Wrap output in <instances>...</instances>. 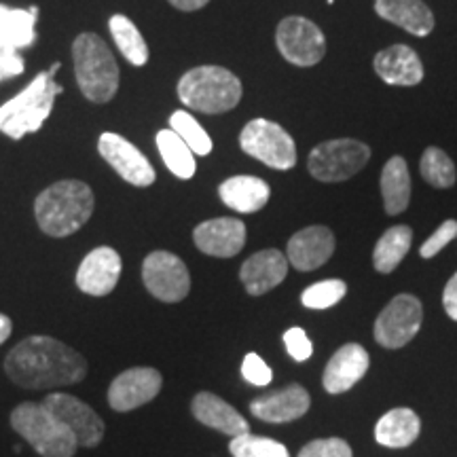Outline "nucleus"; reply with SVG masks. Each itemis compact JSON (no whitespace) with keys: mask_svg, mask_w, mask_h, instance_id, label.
Here are the masks:
<instances>
[{"mask_svg":"<svg viewBox=\"0 0 457 457\" xmlns=\"http://www.w3.org/2000/svg\"><path fill=\"white\" fill-rule=\"evenodd\" d=\"M4 373L26 390H54L83 381L87 377V360L54 337L32 335L7 353Z\"/></svg>","mask_w":457,"mask_h":457,"instance_id":"nucleus-1","label":"nucleus"},{"mask_svg":"<svg viewBox=\"0 0 457 457\" xmlns=\"http://www.w3.org/2000/svg\"><path fill=\"white\" fill-rule=\"evenodd\" d=\"M96 197L81 180H60L45 188L34 202L41 231L49 237H68L91 219Z\"/></svg>","mask_w":457,"mask_h":457,"instance_id":"nucleus-2","label":"nucleus"},{"mask_svg":"<svg viewBox=\"0 0 457 457\" xmlns=\"http://www.w3.org/2000/svg\"><path fill=\"white\" fill-rule=\"evenodd\" d=\"M57 71H60V62H55L49 71L38 72L21 94L0 106V131L3 134L13 140H21L26 134H34L43 128V123L54 111L55 98L64 91L60 83H55Z\"/></svg>","mask_w":457,"mask_h":457,"instance_id":"nucleus-3","label":"nucleus"},{"mask_svg":"<svg viewBox=\"0 0 457 457\" xmlns=\"http://www.w3.org/2000/svg\"><path fill=\"white\" fill-rule=\"evenodd\" d=\"M74 77L89 102L106 104L119 91V66L98 34L83 32L72 43Z\"/></svg>","mask_w":457,"mask_h":457,"instance_id":"nucleus-4","label":"nucleus"},{"mask_svg":"<svg viewBox=\"0 0 457 457\" xmlns=\"http://www.w3.org/2000/svg\"><path fill=\"white\" fill-rule=\"evenodd\" d=\"M242 81L222 66H197L179 81V98L191 111L220 114L233 111L242 100Z\"/></svg>","mask_w":457,"mask_h":457,"instance_id":"nucleus-5","label":"nucleus"},{"mask_svg":"<svg viewBox=\"0 0 457 457\" xmlns=\"http://www.w3.org/2000/svg\"><path fill=\"white\" fill-rule=\"evenodd\" d=\"M11 428L41 457H74L77 438L43 403H21L11 411Z\"/></svg>","mask_w":457,"mask_h":457,"instance_id":"nucleus-6","label":"nucleus"},{"mask_svg":"<svg viewBox=\"0 0 457 457\" xmlns=\"http://www.w3.org/2000/svg\"><path fill=\"white\" fill-rule=\"evenodd\" d=\"M369 159L370 148L364 142L353 138L327 140L310 153L307 170L320 182H343L362 171Z\"/></svg>","mask_w":457,"mask_h":457,"instance_id":"nucleus-7","label":"nucleus"},{"mask_svg":"<svg viewBox=\"0 0 457 457\" xmlns=\"http://www.w3.org/2000/svg\"><path fill=\"white\" fill-rule=\"evenodd\" d=\"M239 146L245 155L259 159L273 170H293L296 165V145L282 125L270 119H253L239 134Z\"/></svg>","mask_w":457,"mask_h":457,"instance_id":"nucleus-8","label":"nucleus"},{"mask_svg":"<svg viewBox=\"0 0 457 457\" xmlns=\"http://www.w3.org/2000/svg\"><path fill=\"white\" fill-rule=\"evenodd\" d=\"M276 45L286 62L299 68H312L327 55L324 32L303 15H288L278 24Z\"/></svg>","mask_w":457,"mask_h":457,"instance_id":"nucleus-9","label":"nucleus"},{"mask_svg":"<svg viewBox=\"0 0 457 457\" xmlns=\"http://www.w3.org/2000/svg\"><path fill=\"white\" fill-rule=\"evenodd\" d=\"M424 322V307L413 295H398L387 303L384 312L377 316L375 341L387 350L404 347L413 337L420 333Z\"/></svg>","mask_w":457,"mask_h":457,"instance_id":"nucleus-10","label":"nucleus"},{"mask_svg":"<svg viewBox=\"0 0 457 457\" xmlns=\"http://www.w3.org/2000/svg\"><path fill=\"white\" fill-rule=\"evenodd\" d=\"M142 282L155 299L180 303L191 290V276L185 261L168 250H155L142 262Z\"/></svg>","mask_w":457,"mask_h":457,"instance_id":"nucleus-11","label":"nucleus"},{"mask_svg":"<svg viewBox=\"0 0 457 457\" xmlns=\"http://www.w3.org/2000/svg\"><path fill=\"white\" fill-rule=\"evenodd\" d=\"M43 404L74 434L79 447L91 449L98 447L102 443V438H104V421L81 398L72 396V394L54 392L45 396Z\"/></svg>","mask_w":457,"mask_h":457,"instance_id":"nucleus-12","label":"nucleus"},{"mask_svg":"<svg viewBox=\"0 0 457 457\" xmlns=\"http://www.w3.org/2000/svg\"><path fill=\"white\" fill-rule=\"evenodd\" d=\"M163 377L157 369L134 367L123 370L112 379L108 387V404L117 413H129V411L145 407L157 394L162 392Z\"/></svg>","mask_w":457,"mask_h":457,"instance_id":"nucleus-13","label":"nucleus"},{"mask_svg":"<svg viewBox=\"0 0 457 457\" xmlns=\"http://www.w3.org/2000/svg\"><path fill=\"white\" fill-rule=\"evenodd\" d=\"M98 151L100 157L129 185L151 187L155 182L157 174L151 162L123 136L104 131L98 140Z\"/></svg>","mask_w":457,"mask_h":457,"instance_id":"nucleus-14","label":"nucleus"},{"mask_svg":"<svg viewBox=\"0 0 457 457\" xmlns=\"http://www.w3.org/2000/svg\"><path fill=\"white\" fill-rule=\"evenodd\" d=\"M121 256L111 245H100L85 256L77 271L79 290L91 296H106L121 278Z\"/></svg>","mask_w":457,"mask_h":457,"instance_id":"nucleus-15","label":"nucleus"},{"mask_svg":"<svg viewBox=\"0 0 457 457\" xmlns=\"http://www.w3.org/2000/svg\"><path fill=\"white\" fill-rule=\"evenodd\" d=\"M335 245V236L328 227L312 225L288 239L286 259L296 271H316L333 256Z\"/></svg>","mask_w":457,"mask_h":457,"instance_id":"nucleus-16","label":"nucleus"},{"mask_svg":"<svg viewBox=\"0 0 457 457\" xmlns=\"http://www.w3.org/2000/svg\"><path fill=\"white\" fill-rule=\"evenodd\" d=\"M312 398L299 384H288L279 390L267 392L250 403V411L256 420L267 424H288L310 411Z\"/></svg>","mask_w":457,"mask_h":457,"instance_id":"nucleus-17","label":"nucleus"},{"mask_svg":"<svg viewBox=\"0 0 457 457\" xmlns=\"http://www.w3.org/2000/svg\"><path fill=\"white\" fill-rule=\"evenodd\" d=\"M193 242L204 254L231 259L242 253L245 245V225L237 219H228V216L205 220L193 231Z\"/></svg>","mask_w":457,"mask_h":457,"instance_id":"nucleus-18","label":"nucleus"},{"mask_svg":"<svg viewBox=\"0 0 457 457\" xmlns=\"http://www.w3.org/2000/svg\"><path fill=\"white\" fill-rule=\"evenodd\" d=\"M373 68L381 81L398 87H415L424 81L426 74L420 55L409 45H392L381 49L375 55Z\"/></svg>","mask_w":457,"mask_h":457,"instance_id":"nucleus-19","label":"nucleus"},{"mask_svg":"<svg viewBox=\"0 0 457 457\" xmlns=\"http://www.w3.org/2000/svg\"><path fill=\"white\" fill-rule=\"evenodd\" d=\"M288 276V259L276 248L261 250L244 261L239 267V279H242L245 293L261 296L279 286Z\"/></svg>","mask_w":457,"mask_h":457,"instance_id":"nucleus-20","label":"nucleus"},{"mask_svg":"<svg viewBox=\"0 0 457 457\" xmlns=\"http://www.w3.org/2000/svg\"><path fill=\"white\" fill-rule=\"evenodd\" d=\"M369 353L358 343H345L333 353L322 375V386L328 394H343L352 390L353 386L367 375Z\"/></svg>","mask_w":457,"mask_h":457,"instance_id":"nucleus-21","label":"nucleus"},{"mask_svg":"<svg viewBox=\"0 0 457 457\" xmlns=\"http://www.w3.org/2000/svg\"><path fill=\"white\" fill-rule=\"evenodd\" d=\"M191 413L199 424L219 430L231 438L250 432V426L244 420V415H239L236 407H231L227 400H222L212 392H199L191 400Z\"/></svg>","mask_w":457,"mask_h":457,"instance_id":"nucleus-22","label":"nucleus"},{"mask_svg":"<svg viewBox=\"0 0 457 457\" xmlns=\"http://www.w3.org/2000/svg\"><path fill=\"white\" fill-rule=\"evenodd\" d=\"M375 11L381 20L413 37L424 38L434 30V13L424 0H375Z\"/></svg>","mask_w":457,"mask_h":457,"instance_id":"nucleus-23","label":"nucleus"},{"mask_svg":"<svg viewBox=\"0 0 457 457\" xmlns=\"http://www.w3.org/2000/svg\"><path fill=\"white\" fill-rule=\"evenodd\" d=\"M219 195L227 208L239 214H254L270 202L271 188L259 176H233L219 187Z\"/></svg>","mask_w":457,"mask_h":457,"instance_id":"nucleus-24","label":"nucleus"},{"mask_svg":"<svg viewBox=\"0 0 457 457\" xmlns=\"http://www.w3.org/2000/svg\"><path fill=\"white\" fill-rule=\"evenodd\" d=\"M421 432L420 415L413 409L398 407L377 421L375 441L390 449H404L417 441Z\"/></svg>","mask_w":457,"mask_h":457,"instance_id":"nucleus-25","label":"nucleus"},{"mask_svg":"<svg viewBox=\"0 0 457 457\" xmlns=\"http://www.w3.org/2000/svg\"><path fill=\"white\" fill-rule=\"evenodd\" d=\"M381 195H384L386 214L398 216L409 208L411 174L407 162L400 155L387 159L381 170Z\"/></svg>","mask_w":457,"mask_h":457,"instance_id":"nucleus-26","label":"nucleus"},{"mask_svg":"<svg viewBox=\"0 0 457 457\" xmlns=\"http://www.w3.org/2000/svg\"><path fill=\"white\" fill-rule=\"evenodd\" d=\"M38 7L11 9L0 4V47L4 49H26L37 41Z\"/></svg>","mask_w":457,"mask_h":457,"instance_id":"nucleus-27","label":"nucleus"},{"mask_svg":"<svg viewBox=\"0 0 457 457\" xmlns=\"http://www.w3.org/2000/svg\"><path fill=\"white\" fill-rule=\"evenodd\" d=\"M411 242H413V231L407 225L390 227L373 250V267L379 273H392L409 254Z\"/></svg>","mask_w":457,"mask_h":457,"instance_id":"nucleus-28","label":"nucleus"},{"mask_svg":"<svg viewBox=\"0 0 457 457\" xmlns=\"http://www.w3.org/2000/svg\"><path fill=\"white\" fill-rule=\"evenodd\" d=\"M157 148L162 153L163 163L168 165V170L174 176H179L182 180H188L195 176L197 163L195 155H193L191 148L187 146V142L180 138L176 131L162 129L157 134Z\"/></svg>","mask_w":457,"mask_h":457,"instance_id":"nucleus-29","label":"nucleus"},{"mask_svg":"<svg viewBox=\"0 0 457 457\" xmlns=\"http://www.w3.org/2000/svg\"><path fill=\"white\" fill-rule=\"evenodd\" d=\"M108 28H111L114 43H117L125 60L134 66H145L148 62V45L134 21L129 17L117 13L108 20Z\"/></svg>","mask_w":457,"mask_h":457,"instance_id":"nucleus-30","label":"nucleus"},{"mask_svg":"<svg viewBox=\"0 0 457 457\" xmlns=\"http://www.w3.org/2000/svg\"><path fill=\"white\" fill-rule=\"evenodd\" d=\"M421 179L434 188H451L457 180V170L453 159H451L443 148L428 146L420 162Z\"/></svg>","mask_w":457,"mask_h":457,"instance_id":"nucleus-31","label":"nucleus"},{"mask_svg":"<svg viewBox=\"0 0 457 457\" xmlns=\"http://www.w3.org/2000/svg\"><path fill=\"white\" fill-rule=\"evenodd\" d=\"M170 129L176 131L182 140L187 142V146L191 148L193 155H210L212 153V138L205 134V129L195 121L193 114L187 111H176L170 117Z\"/></svg>","mask_w":457,"mask_h":457,"instance_id":"nucleus-32","label":"nucleus"},{"mask_svg":"<svg viewBox=\"0 0 457 457\" xmlns=\"http://www.w3.org/2000/svg\"><path fill=\"white\" fill-rule=\"evenodd\" d=\"M228 451L233 457H290L288 449L282 443L256 434H242L228 443Z\"/></svg>","mask_w":457,"mask_h":457,"instance_id":"nucleus-33","label":"nucleus"},{"mask_svg":"<svg viewBox=\"0 0 457 457\" xmlns=\"http://www.w3.org/2000/svg\"><path fill=\"white\" fill-rule=\"evenodd\" d=\"M347 293V284L343 279H322L303 290L301 303L307 310H328L339 303Z\"/></svg>","mask_w":457,"mask_h":457,"instance_id":"nucleus-34","label":"nucleus"},{"mask_svg":"<svg viewBox=\"0 0 457 457\" xmlns=\"http://www.w3.org/2000/svg\"><path fill=\"white\" fill-rule=\"evenodd\" d=\"M296 457H352V447L343 438H316L307 443Z\"/></svg>","mask_w":457,"mask_h":457,"instance_id":"nucleus-35","label":"nucleus"},{"mask_svg":"<svg viewBox=\"0 0 457 457\" xmlns=\"http://www.w3.org/2000/svg\"><path fill=\"white\" fill-rule=\"evenodd\" d=\"M455 237H457V220H453V219L445 220L443 225L438 227L424 244H421V248H420L421 259H432V256H436L445 248V245H447L449 242H453Z\"/></svg>","mask_w":457,"mask_h":457,"instance_id":"nucleus-36","label":"nucleus"},{"mask_svg":"<svg viewBox=\"0 0 457 457\" xmlns=\"http://www.w3.org/2000/svg\"><path fill=\"white\" fill-rule=\"evenodd\" d=\"M242 377L248 381V384L265 387L271 384L273 373H271V369L265 364V360H262L259 353L253 352V353H245V358L242 362Z\"/></svg>","mask_w":457,"mask_h":457,"instance_id":"nucleus-37","label":"nucleus"},{"mask_svg":"<svg viewBox=\"0 0 457 457\" xmlns=\"http://www.w3.org/2000/svg\"><path fill=\"white\" fill-rule=\"evenodd\" d=\"M284 345H286V350H288L290 356L296 360V362H305V360H310L313 353V345H312L310 337H307L305 330L299 327L286 330Z\"/></svg>","mask_w":457,"mask_h":457,"instance_id":"nucleus-38","label":"nucleus"},{"mask_svg":"<svg viewBox=\"0 0 457 457\" xmlns=\"http://www.w3.org/2000/svg\"><path fill=\"white\" fill-rule=\"evenodd\" d=\"M24 57L20 55V51L0 47V81L17 77L24 72Z\"/></svg>","mask_w":457,"mask_h":457,"instance_id":"nucleus-39","label":"nucleus"},{"mask_svg":"<svg viewBox=\"0 0 457 457\" xmlns=\"http://www.w3.org/2000/svg\"><path fill=\"white\" fill-rule=\"evenodd\" d=\"M443 307L445 312H447V316L457 322V271L453 273V278L449 279L447 286H445Z\"/></svg>","mask_w":457,"mask_h":457,"instance_id":"nucleus-40","label":"nucleus"},{"mask_svg":"<svg viewBox=\"0 0 457 457\" xmlns=\"http://www.w3.org/2000/svg\"><path fill=\"white\" fill-rule=\"evenodd\" d=\"M168 3L179 11H199L204 9L210 0H168Z\"/></svg>","mask_w":457,"mask_h":457,"instance_id":"nucleus-41","label":"nucleus"},{"mask_svg":"<svg viewBox=\"0 0 457 457\" xmlns=\"http://www.w3.org/2000/svg\"><path fill=\"white\" fill-rule=\"evenodd\" d=\"M11 330H13V322H11L9 316L0 313V345L11 337Z\"/></svg>","mask_w":457,"mask_h":457,"instance_id":"nucleus-42","label":"nucleus"}]
</instances>
